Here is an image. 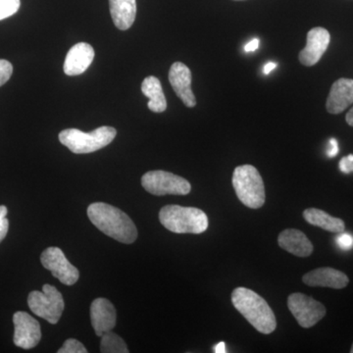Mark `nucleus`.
Returning <instances> with one entry per match:
<instances>
[{"label":"nucleus","instance_id":"f257e3e1","mask_svg":"<svg viewBox=\"0 0 353 353\" xmlns=\"http://www.w3.org/2000/svg\"><path fill=\"white\" fill-rule=\"evenodd\" d=\"M88 216L99 231L120 243L130 245L138 238V230L131 218L110 204L103 202L90 204Z\"/></svg>","mask_w":353,"mask_h":353},{"label":"nucleus","instance_id":"f03ea898","mask_svg":"<svg viewBox=\"0 0 353 353\" xmlns=\"http://www.w3.org/2000/svg\"><path fill=\"white\" fill-rule=\"evenodd\" d=\"M232 303L239 312L259 333L269 334L277 328L275 314L263 297L246 288H236L232 294Z\"/></svg>","mask_w":353,"mask_h":353},{"label":"nucleus","instance_id":"7ed1b4c3","mask_svg":"<svg viewBox=\"0 0 353 353\" xmlns=\"http://www.w3.org/2000/svg\"><path fill=\"white\" fill-rule=\"evenodd\" d=\"M160 223L176 234H201L208 228V218L201 209L166 205L159 212Z\"/></svg>","mask_w":353,"mask_h":353},{"label":"nucleus","instance_id":"20e7f679","mask_svg":"<svg viewBox=\"0 0 353 353\" xmlns=\"http://www.w3.org/2000/svg\"><path fill=\"white\" fill-rule=\"evenodd\" d=\"M117 131L113 127H99L94 131L85 132L77 129H66L59 134V141L76 154L92 153L112 143Z\"/></svg>","mask_w":353,"mask_h":353},{"label":"nucleus","instance_id":"39448f33","mask_svg":"<svg viewBox=\"0 0 353 353\" xmlns=\"http://www.w3.org/2000/svg\"><path fill=\"white\" fill-rule=\"evenodd\" d=\"M233 187L241 203L246 208L257 209L265 203V188L262 176L252 165H241L234 169Z\"/></svg>","mask_w":353,"mask_h":353},{"label":"nucleus","instance_id":"423d86ee","mask_svg":"<svg viewBox=\"0 0 353 353\" xmlns=\"http://www.w3.org/2000/svg\"><path fill=\"white\" fill-rule=\"evenodd\" d=\"M28 304L32 312L55 325L64 311V299L61 292L51 285H44L43 292L34 290L28 297Z\"/></svg>","mask_w":353,"mask_h":353},{"label":"nucleus","instance_id":"0eeeda50","mask_svg":"<svg viewBox=\"0 0 353 353\" xmlns=\"http://www.w3.org/2000/svg\"><path fill=\"white\" fill-rule=\"evenodd\" d=\"M143 189L153 196H185L192 190V185L185 179L170 172L157 170L145 173L141 178Z\"/></svg>","mask_w":353,"mask_h":353},{"label":"nucleus","instance_id":"6e6552de","mask_svg":"<svg viewBox=\"0 0 353 353\" xmlns=\"http://www.w3.org/2000/svg\"><path fill=\"white\" fill-rule=\"evenodd\" d=\"M288 307L299 326L308 329L315 326L326 315V307L313 297L296 292L288 299Z\"/></svg>","mask_w":353,"mask_h":353},{"label":"nucleus","instance_id":"1a4fd4ad","mask_svg":"<svg viewBox=\"0 0 353 353\" xmlns=\"http://www.w3.org/2000/svg\"><path fill=\"white\" fill-rule=\"evenodd\" d=\"M41 264L44 268L51 272L62 284L73 285L78 282L80 274L78 269L73 266L66 259L63 252L58 248H48L41 256Z\"/></svg>","mask_w":353,"mask_h":353},{"label":"nucleus","instance_id":"9d476101","mask_svg":"<svg viewBox=\"0 0 353 353\" xmlns=\"http://www.w3.org/2000/svg\"><path fill=\"white\" fill-rule=\"evenodd\" d=\"M14 343L23 350L37 347L41 339V325L29 313L18 311L13 316Z\"/></svg>","mask_w":353,"mask_h":353},{"label":"nucleus","instance_id":"9b49d317","mask_svg":"<svg viewBox=\"0 0 353 353\" xmlns=\"http://www.w3.org/2000/svg\"><path fill=\"white\" fill-rule=\"evenodd\" d=\"M331 36L322 27L313 28L308 32L306 46L299 53V61L304 66H314L328 50Z\"/></svg>","mask_w":353,"mask_h":353},{"label":"nucleus","instance_id":"f8f14e48","mask_svg":"<svg viewBox=\"0 0 353 353\" xmlns=\"http://www.w3.org/2000/svg\"><path fill=\"white\" fill-rule=\"evenodd\" d=\"M169 82L176 97L187 108H192L196 105V97L192 90V72L187 65L182 62L172 65L169 71Z\"/></svg>","mask_w":353,"mask_h":353},{"label":"nucleus","instance_id":"ddd939ff","mask_svg":"<svg viewBox=\"0 0 353 353\" xmlns=\"http://www.w3.org/2000/svg\"><path fill=\"white\" fill-rule=\"evenodd\" d=\"M90 320L95 334L101 336L116 326V309L108 299H97L90 305Z\"/></svg>","mask_w":353,"mask_h":353},{"label":"nucleus","instance_id":"4468645a","mask_svg":"<svg viewBox=\"0 0 353 353\" xmlns=\"http://www.w3.org/2000/svg\"><path fill=\"white\" fill-rule=\"evenodd\" d=\"M94 59V50L90 44L79 43L70 48L64 62V73L78 76L87 71Z\"/></svg>","mask_w":353,"mask_h":353},{"label":"nucleus","instance_id":"2eb2a0df","mask_svg":"<svg viewBox=\"0 0 353 353\" xmlns=\"http://www.w3.org/2000/svg\"><path fill=\"white\" fill-rule=\"evenodd\" d=\"M303 281L309 287L331 288L334 290L343 289L350 283V279L345 273L330 267L308 272L303 276Z\"/></svg>","mask_w":353,"mask_h":353},{"label":"nucleus","instance_id":"dca6fc26","mask_svg":"<svg viewBox=\"0 0 353 353\" xmlns=\"http://www.w3.org/2000/svg\"><path fill=\"white\" fill-rule=\"evenodd\" d=\"M353 103V80L340 79L332 85L326 108L329 113L340 114L343 112Z\"/></svg>","mask_w":353,"mask_h":353},{"label":"nucleus","instance_id":"f3484780","mask_svg":"<svg viewBox=\"0 0 353 353\" xmlns=\"http://www.w3.org/2000/svg\"><path fill=\"white\" fill-rule=\"evenodd\" d=\"M278 243L285 252L299 257H308L312 254V243L303 232L296 229H287L279 234Z\"/></svg>","mask_w":353,"mask_h":353},{"label":"nucleus","instance_id":"a211bd4d","mask_svg":"<svg viewBox=\"0 0 353 353\" xmlns=\"http://www.w3.org/2000/svg\"><path fill=\"white\" fill-rule=\"evenodd\" d=\"M114 25L126 31L134 24L137 15L136 0H109Z\"/></svg>","mask_w":353,"mask_h":353},{"label":"nucleus","instance_id":"6ab92c4d","mask_svg":"<svg viewBox=\"0 0 353 353\" xmlns=\"http://www.w3.org/2000/svg\"><path fill=\"white\" fill-rule=\"evenodd\" d=\"M303 218L312 226L319 227L331 233H343L345 224L340 218L333 217L317 208H308L303 211Z\"/></svg>","mask_w":353,"mask_h":353},{"label":"nucleus","instance_id":"aec40b11","mask_svg":"<svg viewBox=\"0 0 353 353\" xmlns=\"http://www.w3.org/2000/svg\"><path fill=\"white\" fill-rule=\"evenodd\" d=\"M141 92L150 101L148 108L154 113L164 112L167 109L166 97L162 90L161 83L157 77L150 76L145 79L141 85Z\"/></svg>","mask_w":353,"mask_h":353},{"label":"nucleus","instance_id":"412c9836","mask_svg":"<svg viewBox=\"0 0 353 353\" xmlns=\"http://www.w3.org/2000/svg\"><path fill=\"white\" fill-rule=\"evenodd\" d=\"M101 352L103 353H128L126 343L118 334L108 332L101 336Z\"/></svg>","mask_w":353,"mask_h":353},{"label":"nucleus","instance_id":"4be33fe9","mask_svg":"<svg viewBox=\"0 0 353 353\" xmlns=\"http://www.w3.org/2000/svg\"><path fill=\"white\" fill-rule=\"evenodd\" d=\"M20 6V0H0V21L17 13Z\"/></svg>","mask_w":353,"mask_h":353},{"label":"nucleus","instance_id":"5701e85b","mask_svg":"<svg viewBox=\"0 0 353 353\" xmlns=\"http://www.w3.org/2000/svg\"><path fill=\"white\" fill-rule=\"evenodd\" d=\"M58 353H87V348L83 347L82 343L75 340V339H69L65 341L63 347L60 348Z\"/></svg>","mask_w":353,"mask_h":353},{"label":"nucleus","instance_id":"b1692460","mask_svg":"<svg viewBox=\"0 0 353 353\" xmlns=\"http://www.w3.org/2000/svg\"><path fill=\"white\" fill-rule=\"evenodd\" d=\"M13 73V66L6 59H0V87L8 82Z\"/></svg>","mask_w":353,"mask_h":353},{"label":"nucleus","instance_id":"393cba45","mask_svg":"<svg viewBox=\"0 0 353 353\" xmlns=\"http://www.w3.org/2000/svg\"><path fill=\"white\" fill-rule=\"evenodd\" d=\"M7 208L6 206H0V243L4 240L9 229V221L7 219Z\"/></svg>","mask_w":353,"mask_h":353},{"label":"nucleus","instance_id":"a878e982","mask_svg":"<svg viewBox=\"0 0 353 353\" xmlns=\"http://www.w3.org/2000/svg\"><path fill=\"white\" fill-rule=\"evenodd\" d=\"M336 243L341 250H350L353 248V236L347 233H340V236L336 238Z\"/></svg>","mask_w":353,"mask_h":353},{"label":"nucleus","instance_id":"bb28decb","mask_svg":"<svg viewBox=\"0 0 353 353\" xmlns=\"http://www.w3.org/2000/svg\"><path fill=\"white\" fill-rule=\"evenodd\" d=\"M340 170L345 174H350L353 172V154L347 155V157L341 158L340 164Z\"/></svg>","mask_w":353,"mask_h":353},{"label":"nucleus","instance_id":"cd10ccee","mask_svg":"<svg viewBox=\"0 0 353 353\" xmlns=\"http://www.w3.org/2000/svg\"><path fill=\"white\" fill-rule=\"evenodd\" d=\"M339 153V143L336 139H331L329 141L328 150H327V154L329 157L333 158L336 157Z\"/></svg>","mask_w":353,"mask_h":353},{"label":"nucleus","instance_id":"c85d7f7f","mask_svg":"<svg viewBox=\"0 0 353 353\" xmlns=\"http://www.w3.org/2000/svg\"><path fill=\"white\" fill-rule=\"evenodd\" d=\"M259 48V39H254L252 41H250V43L246 44L245 46V52H253Z\"/></svg>","mask_w":353,"mask_h":353},{"label":"nucleus","instance_id":"c756f323","mask_svg":"<svg viewBox=\"0 0 353 353\" xmlns=\"http://www.w3.org/2000/svg\"><path fill=\"white\" fill-rule=\"evenodd\" d=\"M213 350H214L213 352L215 353H226V343H225L224 341H220L219 343H217V345H215Z\"/></svg>","mask_w":353,"mask_h":353},{"label":"nucleus","instance_id":"7c9ffc66","mask_svg":"<svg viewBox=\"0 0 353 353\" xmlns=\"http://www.w3.org/2000/svg\"><path fill=\"white\" fill-rule=\"evenodd\" d=\"M276 67H277V64L274 63V62H269V63L265 65L263 68V73L265 75H268V74H270L271 71H273L274 69H276Z\"/></svg>","mask_w":353,"mask_h":353},{"label":"nucleus","instance_id":"2f4dec72","mask_svg":"<svg viewBox=\"0 0 353 353\" xmlns=\"http://www.w3.org/2000/svg\"><path fill=\"white\" fill-rule=\"evenodd\" d=\"M345 120H347V123L350 126L353 127V108L350 109V112L347 114Z\"/></svg>","mask_w":353,"mask_h":353},{"label":"nucleus","instance_id":"473e14b6","mask_svg":"<svg viewBox=\"0 0 353 353\" xmlns=\"http://www.w3.org/2000/svg\"><path fill=\"white\" fill-rule=\"evenodd\" d=\"M350 352L353 353V345H352V350H350Z\"/></svg>","mask_w":353,"mask_h":353},{"label":"nucleus","instance_id":"72a5a7b5","mask_svg":"<svg viewBox=\"0 0 353 353\" xmlns=\"http://www.w3.org/2000/svg\"><path fill=\"white\" fill-rule=\"evenodd\" d=\"M236 1H241V0H236Z\"/></svg>","mask_w":353,"mask_h":353}]
</instances>
